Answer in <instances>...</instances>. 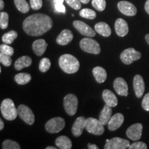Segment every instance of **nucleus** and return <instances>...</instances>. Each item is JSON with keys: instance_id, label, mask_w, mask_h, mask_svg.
I'll list each match as a JSON object with an SVG mask.
<instances>
[{"instance_id": "obj_1", "label": "nucleus", "mask_w": 149, "mask_h": 149, "mask_svg": "<svg viewBox=\"0 0 149 149\" xmlns=\"http://www.w3.org/2000/svg\"><path fill=\"white\" fill-rule=\"evenodd\" d=\"M53 27V21L47 15L37 13L28 17L23 22V29L30 36L38 37Z\"/></svg>"}, {"instance_id": "obj_2", "label": "nucleus", "mask_w": 149, "mask_h": 149, "mask_svg": "<svg viewBox=\"0 0 149 149\" xmlns=\"http://www.w3.org/2000/svg\"><path fill=\"white\" fill-rule=\"evenodd\" d=\"M59 65L61 69L67 74H73L79 68V61L70 54H64L59 57Z\"/></svg>"}, {"instance_id": "obj_3", "label": "nucleus", "mask_w": 149, "mask_h": 149, "mask_svg": "<svg viewBox=\"0 0 149 149\" xmlns=\"http://www.w3.org/2000/svg\"><path fill=\"white\" fill-rule=\"evenodd\" d=\"M0 110L2 116L6 120H15L18 115L17 108L15 107L13 101L10 99L7 98L3 100L1 104Z\"/></svg>"}, {"instance_id": "obj_4", "label": "nucleus", "mask_w": 149, "mask_h": 149, "mask_svg": "<svg viewBox=\"0 0 149 149\" xmlns=\"http://www.w3.org/2000/svg\"><path fill=\"white\" fill-rule=\"evenodd\" d=\"M80 48L86 53L98 55L100 53L101 48L97 42L93 40L91 37H85L80 41Z\"/></svg>"}, {"instance_id": "obj_5", "label": "nucleus", "mask_w": 149, "mask_h": 149, "mask_svg": "<svg viewBox=\"0 0 149 149\" xmlns=\"http://www.w3.org/2000/svg\"><path fill=\"white\" fill-rule=\"evenodd\" d=\"M86 130L89 133L95 135H102L104 133V127L100 120H97L93 117H88L86 119Z\"/></svg>"}, {"instance_id": "obj_6", "label": "nucleus", "mask_w": 149, "mask_h": 149, "mask_svg": "<svg viewBox=\"0 0 149 149\" xmlns=\"http://www.w3.org/2000/svg\"><path fill=\"white\" fill-rule=\"evenodd\" d=\"M64 107L68 115L72 116L76 114L78 107L77 97L73 94H68L64 98Z\"/></svg>"}, {"instance_id": "obj_7", "label": "nucleus", "mask_w": 149, "mask_h": 149, "mask_svg": "<svg viewBox=\"0 0 149 149\" xmlns=\"http://www.w3.org/2000/svg\"><path fill=\"white\" fill-rule=\"evenodd\" d=\"M65 124L66 123L62 117H54L46 122L45 128L49 133H57L64 129Z\"/></svg>"}, {"instance_id": "obj_8", "label": "nucleus", "mask_w": 149, "mask_h": 149, "mask_svg": "<svg viewBox=\"0 0 149 149\" xmlns=\"http://www.w3.org/2000/svg\"><path fill=\"white\" fill-rule=\"evenodd\" d=\"M141 54L136 51L133 48H128L122 51L120 55L121 61L124 64H131L133 61L139 60L141 58Z\"/></svg>"}, {"instance_id": "obj_9", "label": "nucleus", "mask_w": 149, "mask_h": 149, "mask_svg": "<svg viewBox=\"0 0 149 149\" xmlns=\"http://www.w3.org/2000/svg\"><path fill=\"white\" fill-rule=\"evenodd\" d=\"M18 115L24 122L32 125L35 122V115L32 110L24 104H20L17 107Z\"/></svg>"}, {"instance_id": "obj_10", "label": "nucleus", "mask_w": 149, "mask_h": 149, "mask_svg": "<svg viewBox=\"0 0 149 149\" xmlns=\"http://www.w3.org/2000/svg\"><path fill=\"white\" fill-rule=\"evenodd\" d=\"M130 141L127 139L120 137H113L111 139H107L104 148L105 149H126L130 146Z\"/></svg>"}, {"instance_id": "obj_11", "label": "nucleus", "mask_w": 149, "mask_h": 149, "mask_svg": "<svg viewBox=\"0 0 149 149\" xmlns=\"http://www.w3.org/2000/svg\"><path fill=\"white\" fill-rule=\"evenodd\" d=\"M73 26L77 31L80 34L88 37H95L96 35V31L92 29V28L89 26L88 24H86L82 21L75 20L73 22Z\"/></svg>"}, {"instance_id": "obj_12", "label": "nucleus", "mask_w": 149, "mask_h": 149, "mask_svg": "<svg viewBox=\"0 0 149 149\" xmlns=\"http://www.w3.org/2000/svg\"><path fill=\"white\" fill-rule=\"evenodd\" d=\"M142 129L143 126L141 124H139V123L134 124L126 130V136L130 140H139L141 137V135H142Z\"/></svg>"}, {"instance_id": "obj_13", "label": "nucleus", "mask_w": 149, "mask_h": 149, "mask_svg": "<svg viewBox=\"0 0 149 149\" xmlns=\"http://www.w3.org/2000/svg\"><path fill=\"white\" fill-rule=\"evenodd\" d=\"M117 8L122 14L126 16H135L137 10L135 6L127 1H121L117 3Z\"/></svg>"}, {"instance_id": "obj_14", "label": "nucleus", "mask_w": 149, "mask_h": 149, "mask_svg": "<svg viewBox=\"0 0 149 149\" xmlns=\"http://www.w3.org/2000/svg\"><path fill=\"white\" fill-rule=\"evenodd\" d=\"M113 88L119 95L126 97L128 95V87L126 81L122 77H117L113 82Z\"/></svg>"}, {"instance_id": "obj_15", "label": "nucleus", "mask_w": 149, "mask_h": 149, "mask_svg": "<svg viewBox=\"0 0 149 149\" xmlns=\"http://www.w3.org/2000/svg\"><path fill=\"white\" fill-rule=\"evenodd\" d=\"M133 88L137 97L140 98L144 95L145 84L143 77L140 74H136L133 78Z\"/></svg>"}, {"instance_id": "obj_16", "label": "nucleus", "mask_w": 149, "mask_h": 149, "mask_svg": "<svg viewBox=\"0 0 149 149\" xmlns=\"http://www.w3.org/2000/svg\"><path fill=\"white\" fill-rule=\"evenodd\" d=\"M86 119L84 117H79L74 121L72 126V133L75 137H79L83 133V130L86 128Z\"/></svg>"}, {"instance_id": "obj_17", "label": "nucleus", "mask_w": 149, "mask_h": 149, "mask_svg": "<svg viewBox=\"0 0 149 149\" xmlns=\"http://www.w3.org/2000/svg\"><path fill=\"white\" fill-rule=\"evenodd\" d=\"M124 121V117L122 113H116L111 117L108 124V128L111 131H114L118 129L122 125Z\"/></svg>"}, {"instance_id": "obj_18", "label": "nucleus", "mask_w": 149, "mask_h": 149, "mask_svg": "<svg viewBox=\"0 0 149 149\" xmlns=\"http://www.w3.org/2000/svg\"><path fill=\"white\" fill-rule=\"evenodd\" d=\"M72 39H73V34L71 31L68 29H64L57 37L56 42L59 45L66 46L71 42Z\"/></svg>"}, {"instance_id": "obj_19", "label": "nucleus", "mask_w": 149, "mask_h": 149, "mask_svg": "<svg viewBox=\"0 0 149 149\" xmlns=\"http://www.w3.org/2000/svg\"><path fill=\"white\" fill-rule=\"evenodd\" d=\"M115 32L120 37H124L128 33V26L127 22L122 18H119L115 23Z\"/></svg>"}, {"instance_id": "obj_20", "label": "nucleus", "mask_w": 149, "mask_h": 149, "mask_svg": "<svg viewBox=\"0 0 149 149\" xmlns=\"http://www.w3.org/2000/svg\"><path fill=\"white\" fill-rule=\"evenodd\" d=\"M102 98H103L104 102L106 104L111 107H116L118 104V100H117V97L112 91L108 89H106L102 93Z\"/></svg>"}, {"instance_id": "obj_21", "label": "nucleus", "mask_w": 149, "mask_h": 149, "mask_svg": "<svg viewBox=\"0 0 149 149\" xmlns=\"http://www.w3.org/2000/svg\"><path fill=\"white\" fill-rule=\"evenodd\" d=\"M48 44L43 39H39L35 40L33 43V50L35 54L37 56H42L45 53L46 48H47Z\"/></svg>"}, {"instance_id": "obj_22", "label": "nucleus", "mask_w": 149, "mask_h": 149, "mask_svg": "<svg viewBox=\"0 0 149 149\" xmlns=\"http://www.w3.org/2000/svg\"><path fill=\"white\" fill-rule=\"evenodd\" d=\"M32 64V59L29 56H22L18 58L15 62V68L17 70H22L24 68L29 67Z\"/></svg>"}, {"instance_id": "obj_23", "label": "nucleus", "mask_w": 149, "mask_h": 149, "mask_svg": "<svg viewBox=\"0 0 149 149\" xmlns=\"http://www.w3.org/2000/svg\"><path fill=\"white\" fill-rule=\"evenodd\" d=\"M111 108L112 107L106 104L101 111V113H100L99 120L102 123L104 126L108 125L109 120H111L112 117V113H113Z\"/></svg>"}, {"instance_id": "obj_24", "label": "nucleus", "mask_w": 149, "mask_h": 149, "mask_svg": "<svg viewBox=\"0 0 149 149\" xmlns=\"http://www.w3.org/2000/svg\"><path fill=\"white\" fill-rule=\"evenodd\" d=\"M93 74L97 82L102 84L106 81L107 78V73L104 68L100 66L95 67L93 69Z\"/></svg>"}, {"instance_id": "obj_25", "label": "nucleus", "mask_w": 149, "mask_h": 149, "mask_svg": "<svg viewBox=\"0 0 149 149\" xmlns=\"http://www.w3.org/2000/svg\"><path fill=\"white\" fill-rule=\"evenodd\" d=\"M95 31L103 37H109L111 35V28L105 22H102L96 24L95 25Z\"/></svg>"}, {"instance_id": "obj_26", "label": "nucleus", "mask_w": 149, "mask_h": 149, "mask_svg": "<svg viewBox=\"0 0 149 149\" xmlns=\"http://www.w3.org/2000/svg\"><path fill=\"white\" fill-rule=\"evenodd\" d=\"M55 144L60 149H70L72 148V142L66 136H59L55 140Z\"/></svg>"}, {"instance_id": "obj_27", "label": "nucleus", "mask_w": 149, "mask_h": 149, "mask_svg": "<svg viewBox=\"0 0 149 149\" xmlns=\"http://www.w3.org/2000/svg\"><path fill=\"white\" fill-rule=\"evenodd\" d=\"M31 80V74L26 72H21L15 76V81L19 85H25L29 83Z\"/></svg>"}, {"instance_id": "obj_28", "label": "nucleus", "mask_w": 149, "mask_h": 149, "mask_svg": "<svg viewBox=\"0 0 149 149\" xmlns=\"http://www.w3.org/2000/svg\"><path fill=\"white\" fill-rule=\"evenodd\" d=\"M15 5L19 12L26 13L30 10V6L26 0H14Z\"/></svg>"}, {"instance_id": "obj_29", "label": "nucleus", "mask_w": 149, "mask_h": 149, "mask_svg": "<svg viewBox=\"0 0 149 149\" xmlns=\"http://www.w3.org/2000/svg\"><path fill=\"white\" fill-rule=\"evenodd\" d=\"M17 33L15 31H10L9 32L3 35L1 40L3 42L6 44H11L14 42V40L17 37Z\"/></svg>"}, {"instance_id": "obj_30", "label": "nucleus", "mask_w": 149, "mask_h": 149, "mask_svg": "<svg viewBox=\"0 0 149 149\" xmlns=\"http://www.w3.org/2000/svg\"><path fill=\"white\" fill-rule=\"evenodd\" d=\"M79 15L81 17L88 19H94L96 17L97 14L94 10L90 8H83L80 10Z\"/></svg>"}, {"instance_id": "obj_31", "label": "nucleus", "mask_w": 149, "mask_h": 149, "mask_svg": "<svg viewBox=\"0 0 149 149\" xmlns=\"http://www.w3.org/2000/svg\"><path fill=\"white\" fill-rule=\"evenodd\" d=\"M51 66V62L50 59L47 57H44L40 60V64H39V69L41 72H46L50 69Z\"/></svg>"}, {"instance_id": "obj_32", "label": "nucleus", "mask_w": 149, "mask_h": 149, "mask_svg": "<svg viewBox=\"0 0 149 149\" xmlns=\"http://www.w3.org/2000/svg\"><path fill=\"white\" fill-rule=\"evenodd\" d=\"M3 149H20L19 144L16 141L11 140V139H6L2 143Z\"/></svg>"}, {"instance_id": "obj_33", "label": "nucleus", "mask_w": 149, "mask_h": 149, "mask_svg": "<svg viewBox=\"0 0 149 149\" xmlns=\"http://www.w3.org/2000/svg\"><path fill=\"white\" fill-rule=\"evenodd\" d=\"M92 5L97 10L104 11L107 6L106 0H92Z\"/></svg>"}, {"instance_id": "obj_34", "label": "nucleus", "mask_w": 149, "mask_h": 149, "mask_svg": "<svg viewBox=\"0 0 149 149\" xmlns=\"http://www.w3.org/2000/svg\"><path fill=\"white\" fill-rule=\"evenodd\" d=\"M8 14L6 12H1L0 13V27L1 29H7L8 26Z\"/></svg>"}, {"instance_id": "obj_35", "label": "nucleus", "mask_w": 149, "mask_h": 149, "mask_svg": "<svg viewBox=\"0 0 149 149\" xmlns=\"http://www.w3.org/2000/svg\"><path fill=\"white\" fill-rule=\"evenodd\" d=\"M54 6L55 10L57 13H66V8L63 4L64 0H53Z\"/></svg>"}, {"instance_id": "obj_36", "label": "nucleus", "mask_w": 149, "mask_h": 149, "mask_svg": "<svg viewBox=\"0 0 149 149\" xmlns=\"http://www.w3.org/2000/svg\"><path fill=\"white\" fill-rule=\"evenodd\" d=\"M0 52L6 54V55L12 56L14 55V48L9 46V44H1L0 45Z\"/></svg>"}, {"instance_id": "obj_37", "label": "nucleus", "mask_w": 149, "mask_h": 149, "mask_svg": "<svg viewBox=\"0 0 149 149\" xmlns=\"http://www.w3.org/2000/svg\"><path fill=\"white\" fill-rule=\"evenodd\" d=\"M11 56L6 55L2 53H0V62L5 66H10L12 64Z\"/></svg>"}, {"instance_id": "obj_38", "label": "nucleus", "mask_w": 149, "mask_h": 149, "mask_svg": "<svg viewBox=\"0 0 149 149\" xmlns=\"http://www.w3.org/2000/svg\"><path fill=\"white\" fill-rule=\"evenodd\" d=\"M65 1H66L67 4L74 10H79L81 8V2L79 0H65Z\"/></svg>"}, {"instance_id": "obj_39", "label": "nucleus", "mask_w": 149, "mask_h": 149, "mask_svg": "<svg viewBox=\"0 0 149 149\" xmlns=\"http://www.w3.org/2000/svg\"><path fill=\"white\" fill-rule=\"evenodd\" d=\"M147 148V145L143 141H135L128 147L129 149H146Z\"/></svg>"}, {"instance_id": "obj_40", "label": "nucleus", "mask_w": 149, "mask_h": 149, "mask_svg": "<svg viewBox=\"0 0 149 149\" xmlns=\"http://www.w3.org/2000/svg\"><path fill=\"white\" fill-rule=\"evenodd\" d=\"M30 4L33 10H39L42 7V0H30Z\"/></svg>"}, {"instance_id": "obj_41", "label": "nucleus", "mask_w": 149, "mask_h": 149, "mask_svg": "<svg viewBox=\"0 0 149 149\" xmlns=\"http://www.w3.org/2000/svg\"><path fill=\"white\" fill-rule=\"evenodd\" d=\"M141 107L145 111H149V93L145 95L141 102Z\"/></svg>"}, {"instance_id": "obj_42", "label": "nucleus", "mask_w": 149, "mask_h": 149, "mask_svg": "<svg viewBox=\"0 0 149 149\" xmlns=\"http://www.w3.org/2000/svg\"><path fill=\"white\" fill-rule=\"evenodd\" d=\"M144 9L146 10V12L149 15V0H147L145 3L144 5Z\"/></svg>"}, {"instance_id": "obj_43", "label": "nucleus", "mask_w": 149, "mask_h": 149, "mask_svg": "<svg viewBox=\"0 0 149 149\" xmlns=\"http://www.w3.org/2000/svg\"><path fill=\"white\" fill-rule=\"evenodd\" d=\"M88 148L89 149H98L99 147L96 144H88Z\"/></svg>"}, {"instance_id": "obj_44", "label": "nucleus", "mask_w": 149, "mask_h": 149, "mask_svg": "<svg viewBox=\"0 0 149 149\" xmlns=\"http://www.w3.org/2000/svg\"><path fill=\"white\" fill-rule=\"evenodd\" d=\"M3 127H4V123L2 120H0V130H3Z\"/></svg>"}, {"instance_id": "obj_45", "label": "nucleus", "mask_w": 149, "mask_h": 149, "mask_svg": "<svg viewBox=\"0 0 149 149\" xmlns=\"http://www.w3.org/2000/svg\"><path fill=\"white\" fill-rule=\"evenodd\" d=\"M3 8H4V2L3 0H0V9L2 10Z\"/></svg>"}, {"instance_id": "obj_46", "label": "nucleus", "mask_w": 149, "mask_h": 149, "mask_svg": "<svg viewBox=\"0 0 149 149\" xmlns=\"http://www.w3.org/2000/svg\"><path fill=\"white\" fill-rule=\"evenodd\" d=\"M81 3H84V4H86V3H88L89 1H90V0H79Z\"/></svg>"}, {"instance_id": "obj_47", "label": "nucleus", "mask_w": 149, "mask_h": 149, "mask_svg": "<svg viewBox=\"0 0 149 149\" xmlns=\"http://www.w3.org/2000/svg\"><path fill=\"white\" fill-rule=\"evenodd\" d=\"M145 40H146L147 44L149 45V34L146 35V36H145Z\"/></svg>"}, {"instance_id": "obj_48", "label": "nucleus", "mask_w": 149, "mask_h": 149, "mask_svg": "<svg viewBox=\"0 0 149 149\" xmlns=\"http://www.w3.org/2000/svg\"><path fill=\"white\" fill-rule=\"evenodd\" d=\"M57 148H56V147H53V146H47L46 148V149H57Z\"/></svg>"}]
</instances>
